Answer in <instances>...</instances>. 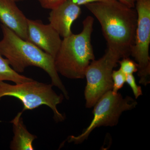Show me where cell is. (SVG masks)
Masks as SVG:
<instances>
[{
	"mask_svg": "<svg viewBox=\"0 0 150 150\" xmlns=\"http://www.w3.org/2000/svg\"><path fill=\"white\" fill-rule=\"evenodd\" d=\"M85 6L100 23L107 48L122 59L131 56L137 25L136 9L117 0H104Z\"/></svg>",
	"mask_w": 150,
	"mask_h": 150,
	"instance_id": "1",
	"label": "cell"
},
{
	"mask_svg": "<svg viewBox=\"0 0 150 150\" xmlns=\"http://www.w3.org/2000/svg\"><path fill=\"white\" fill-rule=\"evenodd\" d=\"M1 27L3 38L0 40V54L8 60L12 69L19 74L29 67L42 69L50 77L51 84L60 90L66 99H69V93L56 71L54 58L6 25L1 24Z\"/></svg>",
	"mask_w": 150,
	"mask_h": 150,
	"instance_id": "2",
	"label": "cell"
},
{
	"mask_svg": "<svg viewBox=\"0 0 150 150\" xmlns=\"http://www.w3.org/2000/svg\"><path fill=\"white\" fill-rule=\"evenodd\" d=\"M94 20L92 16L87 17L80 33L63 38L54 58L58 74L71 79L85 78L88 67L95 59L91 43Z\"/></svg>",
	"mask_w": 150,
	"mask_h": 150,
	"instance_id": "3",
	"label": "cell"
},
{
	"mask_svg": "<svg viewBox=\"0 0 150 150\" xmlns=\"http://www.w3.org/2000/svg\"><path fill=\"white\" fill-rule=\"evenodd\" d=\"M51 84L33 81L11 85L0 81V100L6 96L13 97L19 100L23 105V112L32 110L41 105L50 108L54 113V120L62 122L65 119L57 109V105L63 102L64 96L58 95Z\"/></svg>",
	"mask_w": 150,
	"mask_h": 150,
	"instance_id": "4",
	"label": "cell"
},
{
	"mask_svg": "<svg viewBox=\"0 0 150 150\" xmlns=\"http://www.w3.org/2000/svg\"><path fill=\"white\" fill-rule=\"evenodd\" d=\"M137 100L129 96L123 97L119 93H114L110 90L108 91L93 106V118L90 124L81 134L68 137L69 143L76 144L82 143L87 139L91 132L101 126H116L123 112L136 108Z\"/></svg>",
	"mask_w": 150,
	"mask_h": 150,
	"instance_id": "5",
	"label": "cell"
},
{
	"mask_svg": "<svg viewBox=\"0 0 150 150\" xmlns=\"http://www.w3.org/2000/svg\"><path fill=\"white\" fill-rule=\"evenodd\" d=\"M122 57L118 53L108 48L100 59H95L89 65L85 75L86 79L84 91L87 108L94 105L108 91L112 90V74Z\"/></svg>",
	"mask_w": 150,
	"mask_h": 150,
	"instance_id": "6",
	"label": "cell"
},
{
	"mask_svg": "<svg viewBox=\"0 0 150 150\" xmlns=\"http://www.w3.org/2000/svg\"><path fill=\"white\" fill-rule=\"evenodd\" d=\"M137 25L131 56L138 66L139 83L145 86L150 83V0H135Z\"/></svg>",
	"mask_w": 150,
	"mask_h": 150,
	"instance_id": "7",
	"label": "cell"
},
{
	"mask_svg": "<svg viewBox=\"0 0 150 150\" xmlns=\"http://www.w3.org/2000/svg\"><path fill=\"white\" fill-rule=\"evenodd\" d=\"M28 41L37 46L54 59L59 51L62 39L50 24L39 20L28 19Z\"/></svg>",
	"mask_w": 150,
	"mask_h": 150,
	"instance_id": "8",
	"label": "cell"
},
{
	"mask_svg": "<svg viewBox=\"0 0 150 150\" xmlns=\"http://www.w3.org/2000/svg\"><path fill=\"white\" fill-rule=\"evenodd\" d=\"M51 10L48 17L49 24L63 38L71 35L73 23L81 13L80 6L65 0Z\"/></svg>",
	"mask_w": 150,
	"mask_h": 150,
	"instance_id": "9",
	"label": "cell"
},
{
	"mask_svg": "<svg viewBox=\"0 0 150 150\" xmlns=\"http://www.w3.org/2000/svg\"><path fill=\"white\" fill-rule=\"evenodd\" d=\"M28 18L13 0H0V21L17 35L27 40Z\"/></svg>",
	"mask_w": 150,
	"mask_h": 150,
	"instance_id": "10",
	"label": "cell"
},
{
	"mask_svg": "<svg viewBox=\"0 0 150 150\" xmlns=\"http://www.w3.org/2000/svg\"><path fill=\"white\" fill-rule=\"evenodd\" d=\"M22 111L19 112L11 121L13 124V137L11 142V150H33V141L37 137L30 133L23 123L22 117Z\"/></svg>",
	"mask_w": 150,
	"mask_h": 150,
	"instance_id": "11",
	"label": "cell"
},
{
	"mask_svg": "<svg viewBox=\"0 0 150 150\" xmlns=\"http://www.w3.org/2000/svg\"><path fill=\"white\" fill-rule=\"evenodd\" d=\"M33 80L15 71L11 67L8 60L0 54V81H10L15 83H18Z\"/></svg>",
	"mask_w": 150,
	"mask_h": 150,
	"instance_id": "12",
	"label": "cell"
},
{
	"mask_svg": "<svg viewBox=\"0 0 150 150\" xmlns=\"http://www.w3.org/2000/svg\"><path fill=\"white\" fill-rule=\"evenodd\" d=\"M126 76L120 69L113 70L112 74V87L111 91L113 93H117L118 91L123 87L126 83Z\"/></svg>",
	"mask_w": 150,
	"mask_h": 150,
	"instance_id": "13",
	"label": "cell"
},
{
	"mask_svg": "<svg viewBox=\"0 0 150 150\" xmlns=\"http://www.w3.org/2000/svg\"><path fill=\"white\" fill-rule=\"evenodd\" d=\"M118 64L120 65V69L126 75L133 74L134 73L138 71L137 63L129 57L123 58L118 62Z\"/></svg>",
	"mask_w": 150,
	"mask_h": 150,
	"instance_id": "14",
	"label": "cell"
},
{
	"mask_svg": "<svg viewBox=\"0 0 150 150\" xmlns=\"http://www.w3.org/2000/svg\"><path fill=\"white\" fill-rule=\"evenodd\" d=\"M126 83L131 87L136 99L143 95L142 87L137 85L136 79L133 74L126 75Z\"/></svg>",
	"mask_w": 150,
	"mask_h": 150,
	"instance_id": "15",
	"label": "cell"
},
{
	"mask_svg": "<svg viewBox=\"0 0 150 150\" xmlns=\"http://www.w3.org/2000/svg\"><path fill=\"white\" fill-rule=\"evenodd\" d=\"M40 6L45 9H52L65 0H37Z\"/></svg>",
	"mask_w": 150,
	"mask_h": 150,
	"instance_id": "16",
	"label": "cell"
},
{
	"mask_svg": "<svg viewBox=\"0 0 150 150\" xmlns=\"http://www.w3.org/2000/svg\"><path fill=\"white\" fill-rule=\"evenodd\" d=\"M70 1L78 6H81L86 5L90 3L103 1L104 0H70Z\"/></svg>",
	"mask_w": 150,
	"mask_h": 150,
	"instance_id": "17",
	"label": "cell"
},
{
	"mask_svg": "<svg viewBox=\"0 0 150 150\" xmlns=\"http://www.w3.org/2000/svg\"><path fill=\"white\" fill-rule=\"evenodd\" d=\"M117 1L125 5L128 6L129 7L135 8V0H117Z\"/></svg>",
	"mask_w": 150,
	"mask_h": 150,
	"instance_id": "18",
	"label": "cell"
},
{
	"mask_svg": "<svg viewBox=\"0 0 150 150\" xmlns=\"http://www.w3.org/2000/svg\"><path fill=\"white\" fill-rule=\"evenodd\" d=\"M13 1H14L16 2H17L22 1H24V0H13Z\"/></svg>",
	"mask_w": 150,
	"mask_h": 150,
	"instance_id": "19",
	"label": "cell"
}]
</instances>
